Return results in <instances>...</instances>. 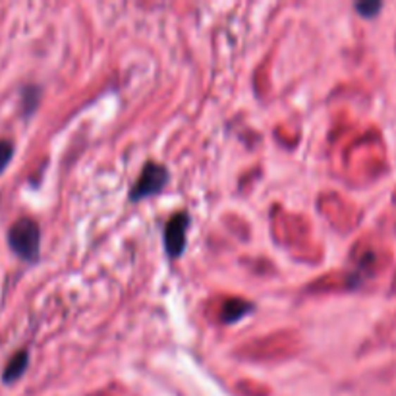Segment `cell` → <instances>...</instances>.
I'll return each mask as SVG.
<instances>
[{"instance_id":"obj_1","label":"cell","mask_w":396,"mask_h":396,"mask_svg":"<svg viewBox=\"0 0 396 396\" xmlns=\"http://www.w3.org/2000/svg\"><path fill=\"white\" fill-rule=\"evenodd\" d=\"M8 244L18 257L30 263L35 261L39 257V244H41L39 225L31 218L16 221L12 228L8 230Z\"/></svg>"},{"instance_id":"obj_2","label":"cell","mask_w":396,"mask_h":396,"mask_svg":"<svg viewBox=\"0 0 396 396\" xmlns=\"http://www.w3.org/2000/svg\"><path fill=\"white\" fill-rule=\"evenodd\" d=\"M166 182H168V171L165 166L157 165V163H147L143 166L142 174L132 187V192H130V199L142 202L149 195L159 194L165 187Z\"/></svg>"},{"instance_id":"obj_3","label":"cell","mask_w":396,"mask_h":396,"mask_svg":"<svg viewBox=\"0 0 396 396\" xmlns=\"http://www.w3.org/2000/svg\"><path fill=\"white\" fill-rule=\"evenodd\" d=\"M187 228H190V215L187 213H178L166 223L165 226V247L166 255L171 259H178L180 255L186 249Z\"/></svg>"},{"instance_id":"obj_4","label":"cell","mask_w":396,"mask_h":396,"mask_svg":"<svg viewBox=\"0 0 396 396\" xmlns=\"http://www.w3.org/2000/svg\"><path fill=\"white\" fill-rule=\"evenodd\" d=\"M27 364H30V356L27 352L20 350L16 356H12V359L8 361L6 367H4V373H2V381L6 385H12L16 383L20 377L23 375V371L27 369Z\"/></svg>"},{"instance_id":"obj_5","label":"cell","mask_w":396,"mask_h":396,"mask_svg":"<svg viewBox=\"0 0 396 396\" xmlns=\"http://www.w3.org/2000/svg\"><path fill=\"white\" fill-rule=\"evenodd\" d=\"M254 309L252 304H247L244 299H230V302H226L225 307H223V321L225 323H236L240 321L242 317L246 314H249Z\"/></svg>"},{"instance_id":"obj_6","label":"cell","mask_w":396,"mask_h":396,"mask_svg":"<svg viewBox=\"0 0 396 396\" xmlns=\"http://www.w3.org/2000/svg\"><path fill=\"white\" fill-rule=\"evenodd\" d=\"M12 157H14V143L8 142V140H2L0 142V174L10 165Z\"/></svg>"},{"instance_id":"obj_7","label":"cell","mask_w":396,"mask_h":396,"mask_svg":"<svg viewBox=\"0 0 396 396\" xmlns=\"http://www.w3.org/2000/svg\"><path fill=\"white\" fill-rule=\"evenodd\" d=\"M356 10L364 18H371V16H375L381 10V4L379 2H359V4H356Z\"/></svg>"},{"instance_id":"obj_8","label":"cell","mask_w":396,"mask_h":396,"mask_svg":"<svg viewBox=\"0 0 396 396\" xmlns=\"http://www.w3.org/2000/svg\"><path fill=\"white\" fill-rule=\"evenodd\" d=\"M23 99H25V103H23V109L31 113L35 106H37V99H39V89L37 87H30V89H25L23 93Z\"/></svg>"}]
</instances>
